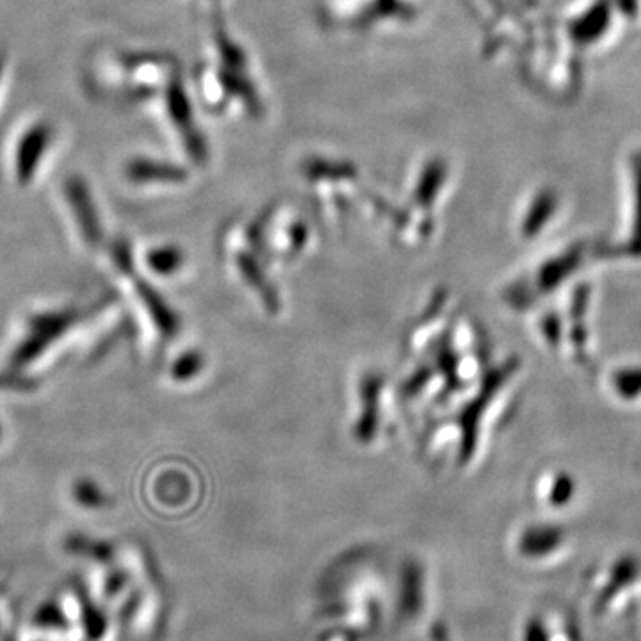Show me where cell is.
<instances>
[{
	"instance_id": "1",
	"label": "cell",
	"mask_w": 641,
	"mask_h": 641,
	"mask_svg": "<svg viewBox=\"0 0 641 641\" xmlns=\"http://www.w3.org/2000/svg\"><path fill=\"white\" fill-rule=\"evenodd\" d=\"M422 604V572L415 561H408L401 572V595L399 613L403 618H412L419 613Z\"/></svg>"
},
{
	"instance_id": "2",
	"label": "cell",
	"mask_w": 641,
	"mask_h": 641,
	"mask_svg": "<svg viewBox=\"0 0 641 641\" xmlns=\"http://www.w3.org/2000/svg\"><path fill=\"white\" fill-rule=\"evenodd\" d=\"M47 139L49 138H47L45 127H38L25 136L22 147H20V170L22 173H31L41 150H45Z\"/></svg>"
},
{
	"instance_id": "3",
	"label": "cell",
	"mask_w": 641,
	"mask_h": 641,
	"mask_svg": "<svg viewBox=\"0 0 641 641\" xmlns=\"http://www.w3.org/2000/svg\"><path fill=\"white\" fill-rule=\"evenodd\" d=\"M319 641H358V634L346 631V629H335L323 634Z\"/></svg>"
},
{
	"instance_id": "4",
	"label": "cell",
	"mask_w": 641,
	"mask_h": 641,
	"mask_svg": "<svg viewBox=\"0 0 641 641\" xmlns=\"http://www.w3.org/2000/svg\"><path fill=\"white\" fill-rule=\"evenodd\" d=\"M431 640L433 641H449V634H447L446 625L435 624L431 629Z\"/></svg>"
}]
</instances>
